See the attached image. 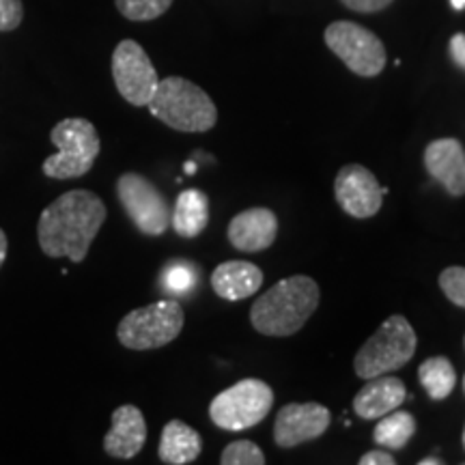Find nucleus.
Here are the masks:
<instances>
[{
    "label": "nucleus",
    "mask_w": 465,
    "mask_h": 465,
    "mask_svg": "<svg viewBox=\"0 0 465 465\" xmlns=\"http://www.w3.org/2000/svg\"><path fill=\"white\" fill-rule=\"evenodd\" d=\"M450 56L459 67L465 69V35L457 33L450 39Z\"/></svg>",
    "instance_id": "obj_28"
},
{
    "label": "nucleus",
    "mask_w": 465,
    "mask_h": 465,
    "mask_svg": "<svg viewBox=\"0 0 465 465\" xmlns=\"http://www.w3.org/2000/svg\"><path fill=\"white\" fill-rule=\"evenodd\" d=\"M58 149L44 162V174L50 179L83 177L93 168L102 149L100 134L86 119H65L50 134Z\"/></svg>",
    "instance_id": "obj_5"
},
{
    "label": "nucleus",
    "mask_w": 465,
    "mask_h": 465,
    "mask_svg": "<svg viewBox=\"0 0 465 465\" xmlns=\"http://www.w3.org/2000/svg\"><path fill=\"white\" fill-rule=\"evenodd\" d=\"M106 223V205L89 190H72L50 203L39 216L37 240L48 257L83 263Z\"/></svg>",
    "instance_id": "obj_1"
},
{
    "label": "nucleus",
    "mask_w": 465,
    "mask_h": 465,
    "mask_svg": "<svg viewBox=\"0 0 465 465\" xmlns=\"http://www.w3.org/2000/svg\"><path fill=\"white\" fill-rule=\"evenodd\" d=\"M463 391H465V377H463Z\"/></svg>",
    "instance_id": "obj_35"
},
{
    "label": "nucleus",
    "mask_w": 465,
    "mask_h": 465,
    "mask_svg": "<svg viewBox=\"0 0 465 465\" xmlns=\"http://www.w3.org/2000/svg\"><path fill=\"white\" fill-rule=\"evenodd\" d=\"M407 397L405 383L399 377L377 375L366 380V386L353 399V411L362 420H380L381 416L399 410Z\"/></svg>",
    "instance_id": "obj_16"
},
{
    "label": "nucleus",
    "mask_w": 465,
    "mask_h": 465,
    "mask_svg": "<svg viewBox=\"0 0 465 465\" xmlns=\"http://www.w3.org/2000/svg\"><path fill=\"white\" fill-rule=\"evenodd\" d=\"M418 377H420L422 388L433 401L449 399L450 392L455 391V383H457L455 366H452L450 360L444 356L424 360L420 369H418Z\"/></svg>",
    "instance_id": "obj_21"
},
{
    "label": "nucleus",
    "mask_w": 465,
    "mask_h": 465,
    "mask_svg": "<svg viewBox=\"0 0 465 465\" xmlns=\"http://www.w3.org/2000/svg\"><path fill=\"white\" fill-rule=\"evenodd\" d=\"M332 414L322 403H289L278 411L274 441L281 449H293L304 441L317 440L330 429Z\"/></svg>",
    "instance_id": "obj_12"
},
{
    "label": "nucleus",
    "mask_w": 465,
    "mask_h": 465,
    "mask_svg": "<svg viewBox=\"0 0 465 465\" xmlns=\"http://www.w3.org/2000/svg\"><path fill=\"white\" fill-rule=\"evenodd\" d=\"M440 459H422L420 465H440Z\"/></svg>",
    "instance_id": "obj_33"
},
{
    "label": "nucleus",
    "mask_w": 465,
    "mask_h": 465,
    "mask_svg": "<svg viewBox=\"0 0 465 465\" xmlns=\"http://www.w3.org/2000/svg\"><path fill=\"white\" fill-rule=\"evenodd\" d=\"M113 78L116 91L132 106H147L160 84L158 72H155L147 52L132 39H125L114 48Z\"/></svg>",
    "instance_id": "obj_10"
},
{
    "label": "nucleus",
    "mask_w": 465,
    "mask_h": 465,
    "mask_svg": "<svg viewBox=\"0 0 465 465\" xmlns=\"http://www.w3.org/2000/svg\"><path fill=\"white\" fill-rule=\"evenodd\" d=\"M325 45L362 78H373L386 65V48L381 39L356 22H332L325 28Z\"/></svg>",
    "instance_id": "obj_8"
},
{
    "label": "nucleus",
    "mask_w": 465,
    "mask_h": 465,
    "mask_svg": "<svg viewBox=\"0 0 465 465\" xmlns=\"http://www.w3.org/2000/svg\"><path fill=\"white\" fill-rule=\"evenodd\" d=\"M5 259H7V235L0 229V267H3Z\"/></svg>",
    "instance_id": "obj_30"
},
{
    "label": "nucleus",
    "mask_w": 465,
    "mask_h": 465,
    "mask_svg": "<svg viewBox=\"0 0 465 465\" xmlns=\"http://www.w3.org/2000/svg\"><path fill=\"white\" fill-rule=\"evenodd\" d=\"M121 15L132 22H149L164 15L171 9L173 0H114Z\"/></svg>",
    "instance_id": "obj_22"
},
{
    "label": "nucleus",
    "mask_w": 465,
    "mask_h": 465,
    "mask_svg": "<svg viewBox=\"0 0 465 465\" xmlns=\"http://www.w3.org/2000/svg\"><path fill=\"white\" fill-rule=\"evenodd\" d=\"M394 463H397L394 461V457L383 450H371L360 457V465H394Z\"/></svg>",
    "instance_id": "obj_29"
},
{
    "label": "nucleus",
    "mask_w": 465,
    "mask_h": 465,
    "mask_svg": "<svg viewBox=\"0 0 465 465\" xmlns=\"http://www.w3.org/2000/svg\"><path fill=\"white\" fill-rule=\"evenodd\" d=\"M147 441V422L136 405H121L113 411V427L104 438V450L110 457L132 459Z\"/></svg>",
    "instance_id": "obj_15"
},
{
    "label": "nucleus",
    "mask_w": 465,
    "mask_h": 465,
    "mask_svg": "<svg viewBox=\"0 0 465 465\" xmlns=\"http://www.w3.org/2000/svg\"><path fill=\"white\" fill-rule=\"evenodd\" d=\"M463 449H465V429H463Z\"/></svg>",
    "instance_id": "obj_34"
},
{
    "label": "nucleus",
    "mask_w": 465,
    "mask_h": 465,
    "mask_svg": "<svg viewBox=\"0 0 465 465\" xmlns=\"http://www.w3.org/2000/svg\"><path fill=\"white\" fill-rule=\"evenodd\" d=\"M263 287V272L248 261H224L212 274V289L223 300L240 302Z\"/></svg>",
    "instance_id": "obj_17"
},
{
    "label": "nucleus",
    "mask_w": 465,
    "mask_h": 465,
    "mask_svg": "<svg viewBox=\"0 0 465 465\" xmlns=\"http://www.w3.org/2000/svg\"><path fill=\"white\" fill-rule=\"evenodd\" d=\"M334 194L342 212L351 218L364 220L373 218L380 212L388 188H381L375 174L366 166L347 164L336 174Z\"/></svg>",
    "instance_id": "obj_11"
},
{
    "label": "nucleus",
    "mask_w": 465,
    "mask_h": 465,
    "mask_svg": "<svg viewBox=\"0 0 465 465\" xmlns=\"http://www.w3.org/2000/svg\"><path fill=\"white\" fill-rule=\"evenodd\" d=\"M450 5H452V9H457V11L465 9V0H450Z\"/></svg>",
    "instance_id": "obj_32"
},
{
    "label": "nucleus",
    "mask_w": 465,
    "mask_h": 465,
    "mask_svg": "<svg viewBox=\"0 0 465 465\" xmlns=\"http://www.w3.org/2000/svg\"><path fill=\"white\" fill-rule=\"evenodd\" d=\"M209 223V199L205 192L192 188L177 196L171 213V224L177 235L199 237Z\"/></svg>",
    "instance_id": "obj_19"
},
{
    "label": "nucleus",
    "mask_w": 465,
    "mask_h": 465,
    "mask_svg": "<svg viewBox=\"0 0 465 465\" xmlns=\"http://www.w3.org/2000/svg\"><path fill=\"white\" fill-rule=\"evenodd\" d=\"M183 308L174 300H160L153 304L136 308L130 315L121 319L116 336L119 342L134 351L164 347L182 334L183 330Z\"/></svg>",
    "instance_id": "obj_6"
},
{
    "label": "nucleus",
    "mask_w": 465,
    "mask_h": 465,
    "mask_svg": "<svg viewBox=\"0 0 465 465\" xmlns=\"http://www.w3.org/2000/svg\"><path fill=\"white\" fill-rule=\"evenodd\" d=\"M147 106L155 119L177 132H207L218 121L212 97L199 84L179 75L160 80Z\"/></svg>",
    "instance_id": "obj_3"
},
{
    "label": "nucleus",
    "mask_w": 465,
    "mask_h": 465,
    "mask_svg": "<svg viewBox=\"0 0 465 465\" xmlns=\"http://www.w3.org/2000/svg\"><path fill=\"white\" fill-rule=\"evenodd\" d=\"M116 194L127 216L144 235H164L171 226V207L162 192L138 173L121 174Z\"/></svg>",
    "instance_id": "obj_9"
},
{
    "label": "nucleus",
    "mask_w": 465,
    "mask_h": 465,
    "mask_svg": "<svg viewBox=\"0 0 465 465\" xmlns=\"http://www.w3.org/2000/svg\"><path fill=\"white\" fill-rule=\"evenodd\" d=\"M345 7L358 14H375V11L386 9L388 5H392V0H341Z\"/></svg>",
    "instance_id": "obj_27"
},
{
    "label": "nucleus",
    "mask_w": 465,
    "mask_h": 465,
    "mask_svg": "<svg viewBox=\"0 0 465 465\" xmlns=\"http://www.w3.org/2000/svg\"><path fill=\"white\" fill-rule=\"evenodd\" d=\"M440 287L452 304L465 308V267H446L440 274Z\"/></svg>",
    "instance_id": "obj_24"
},
{
    "label": "nucleus",
    "mask_w": 465,
    "mask_h": 465,
    "mask_svg": "<svg viewBox=\"0 0 465 465\" xmlns=\"http://www.w3.org/2000/svg\"><path fill=\"white\" fill-rule=\"evenodd\" d=\"M424 166L450 196L465 194V149L457 138H438L424 149Z\"/></svg>",
    "instance_id": "obj_14"
},
{
    "label": "nucleus",
    "mask_w": 465,
    "mask_h": 465,
    "mask_svg": "<svg viewBox=\"0 0 465 465\" xmlns=\"http://www.w3.org/2000/svg\"><path fill=\"white\" fill-rule=\"evenodd\" d=\"M183 171H185V174H194L196 173V162H185Z\"/></svg>",
    "instance_id": "obj_31"
},
{
    "label": "nucleus",
    "mask_w": 465,
    "mask_h": 465,
    "mask_svg": "<svg viewBox=\"0 0 465 465\" xmlns=\"http://www.w3.org/2000/svg\"><path fill=\"white\" fill-rule=\"evenodd\" d=\"M203 450V440L194 429L182 420H171L162 431L158 455L162 463L185 465L196 461Z\"/></svg>",
    "instance_id": "obj_18"
},
{
    "label": "nucleus",
    "mask_w": 465,
    "mask_h": 465,
    "mask_svg": "<svg viewBox=\"0 0 465 465\" xmlns=\"http://www.w3.org/2000/svg\"><path fill=\"white\" fill-rule=\"evenodd\" d=\"M418 336L403 315H392L383 322L377 332L360 347L353 360V369L360 380H373L397 371L414 358Z\"/></svg>",
    "instance_id": "obj_4"
},
{
    "label": "nucleus",
    "mask_w": 465,
    "mask_h": 465,
    "mask_svg": "<svg viewBox=\"0 0 465 465\" xmlns=\"http://www.w3.org/2000/svg\"><path fill=\"white\" fill-rule=\"evenodd\" d=\"M164 289L171 291V293L183 295L196 284V272L192 270V265L185 263H174L164 272Z\"/></svg>",
    "instance_id": "obj_25"
},
{
    "label": "nucleus",
    "mask_w": 465,
    "mask_h": 465,
    "mask_svg": "<svg viewBox=\"0 0 465 465\" xmlns=\"http://www.w3.org/2000/svg\"><path fill=\"white\" fill-rule=\"evenodd\" d=\"M274 405V391L261 380H242L220 392L209 405L212 422L226 431H243L265 420Z\"/></svg>",
    "instance_id": "obj_7"
},
{
    "label": "nucleus",
    "mask_w": 465,
    "mask_h": 465,
    "mask_svg": "<svg viewBox=\"0 0 465 465\" xmlns=\"http://www.w3.org/2000/svg\"><path fill=\"white\" fill-rule=\"evenodd\" d=\"M229 242L242 252H261L276 242L278 218L267 207H250L240 212L229 224Z\"/></svg>",
    "instance_id": "obj_13"
},
{
    "label": "nucleus",
    "mask_w": 465,
    "mask_h": 465,
    "mask_svg": "<svg viewBox=\"0 0 465 465\" xmlns=\"http://www.w3.org/2000/svg\"><path fill=\"white\" fill-rule=\"evenodd\" d=\"M220 463L223 465H263L265 455H263V450L254 444V441L240 440V441H232V444L226 446V449L223 450V457H220Z\"/></svg>",
    "instance_id": "obj_23"
},
{
    "label": "nucleus",
    "mask_w": 465,
    "mask_h": 465,
    "mask_svg": "<svg viewBox=\"0 0 465 465\" xmlns=\"http://www.w3.org/2000/svg\"><path fill=\"white\" fill-rule=\"evenodd\" d=\"M22 17H25L22 0H0V31H14L20 26Z\"/></svg>",
    "instance_id": "obj_26"
},
{
    "label": "nucleus",
    "mask_w": 465,
    "mask_h": 465,
    "mask_svg": "<svg viewBox=\"0 0 465 465\" xmlns=\"http://www.w3.org/2000/svg\"><path fill=\"white\" fill-rule=\"evenodd\" d=\"M319 284L308 276H291L276 282L250 308V322L265 336H293L315 315Z\"/></svg>",
    "instance_id": "obj_2"
},
{
    "label": "nucleus",
    "mask_w": 465,
    "mask_h": 465,
    "mask_svg": "<svg viewBox=\"0 0 465 465\" xmlns=\"http://www.w3.org/2000/svg\"><path fill=\"white\" fill-rule=\"evenodd\" d=\"M381 422H377L373 440L381 449L401 450L410 444V440L416 433V418L405 410H394L391 414L381 416Z\"/></svg>",
    "instance_id": "obj_20"
}]
</instances>
